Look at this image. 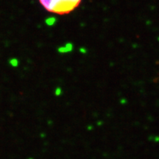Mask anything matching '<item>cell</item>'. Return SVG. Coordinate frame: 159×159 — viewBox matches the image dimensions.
<instances>
[{"instance_id":"obj_1","label":"cell","mask_w":159,"mask_h":159,"mask_svg":"<svg viewBox=\"0 0 159 159\" xmlns=\"http://www.w3.org/2000/svg\"><path fill=\"white\" fill-rule=\"evenodd\" d=\"M44 10L57 15H66L75 10L82 0H38Z\"/></svg>"}]
</instances>
